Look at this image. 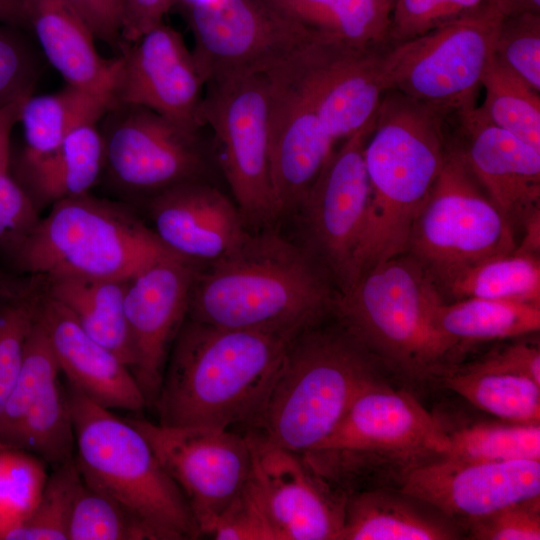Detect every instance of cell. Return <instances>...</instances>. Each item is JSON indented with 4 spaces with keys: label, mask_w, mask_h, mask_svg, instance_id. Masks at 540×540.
Wrapping results in <instances>:
<instances>
[{
    "label": "cell",
    "mask_w": 540,
    "mask_h": 540,
    "mask_svg": "<svg viewBox=\"0 0 540 540\" xmlns=\"http://www.w3.org/2000/svg\"><path fill=\"white\" fill-rule=\"evenodd\" d=\"M329 276L304 247L275 232L251 234L197 266L187 318L217 327L296 334L332 311Z\"/></svg>",
    "instance_id": "cell-1"
},
{
    "label": "cell",
    "mask_w": 540,
    "mask_h": 540,
    "mask_svg": "<svg viewBox=\"0 0 540 540\" xmlns=\"http://www.w3.org/2000/svg\"><path fill=\"white\" fill-rule=\"evenodd\" d=\"M296 334L222 328L186 318L153 406L158 423L246 425Z\"/></svg>",
    "instance_id": "cell-2"
},
{
    "label": "cell",
    "mask_w": 540,
    "mask_h": 540,
    "mask_svg": "<svg viewBox=\"0 0 540 540\" xmlns=\"http://www.w3.org/2000/svg\"><path fill=\"white\" fill-rule=\"evenodd\" d=\"M446 119L414 99L385 92L364 147L370 197L351 283L406 253L412 227L451 146Z\"/></svg>",
    "instance_id": "cell-3"
},
{
    "label": "cell",
    "mask_w": 540,
    "mask_h": 540,
    "mask_svg": "<svg viewBox=\"0 0 540 540\" xmlns=\"http://www.w3.org/2000/svg\"><path fill=\"white\" fill-rule=\"evenodd\" d=\"M320 323L289 342L245 426L263 440L304 454L324 440L356 397L381 381L382 363L338 322Z\"/></svg>",
    "instance_id": "cell-4"
},
{
    "label": "cell",
    "mask_w": 540,
    "mask_h": 540,
    "mask_svg": "<svg viewBox=\"0 0 540 540\" xmlns=\"http://www.w3.org/2000/svg\"><path fill=\"white\" fill-rule=\"evenodd\" d=\"M74 459L83 481L119 503L147 540L201 536L180 489L166 473L145 436L128 420L91 401L67 383Z\"/></svg>",
    "instance_id": "cell-5"
},
{
    "label": "cell",
    "mask_w": 540,
    "mask_h": 540,
    "mask_svg": "<svg viewBox=\"0 0 540 540\" xmlns=\"http://www.w3.org/2000/svg\"><path fill=\"white\" fill-rule=\"evenodd\" d=\"M442 301L423 266L405 253L366 270L337 292L332 312L382 365L424 377L438 372L457 347L436 324Z\"/></svg>",
    "instance_id": "cell-6"
},
{
    "label": "cell",
    "mask_w": 540,
    "mask_h": 540,
    "mask_svg": "<svg viewBox=\"0 0 540 540\" xmlns=\"http://www.w3.org/2000/svg\"><path fill=\"white\" fill-rule=\"evenodd\" d=\"M171 255L130 208L88 192L53 204L7 257L21 275L130 280Z\"/></svg>",
    "instance_id": "cell-7"
},
{
    "label": "cell",
    "mask_w": 540,
    "mask_h": 540,
    "mask_svg": "<svg viewBox=\"0 0 540 540\" xmlns=\"http://www.w3.org/2000/svg\"><path fill=\"white\" fill-rule=\"evenodd\" d=\"M449 433L412 395L378 381L352 402L334 430L301 454L338 489L364 480L402 478L444 456Z\"/></svg>",
    "instance_id": "cell-8"
},
{
    "label": "cell",
    "mask_w": 540,
    "mask_h": 540,
    "mask_svg": "<svg viewBox=\"0 0 540 540\" xmlns=\"http://www.w3.org/2000/svg\"><path fill=\"white\" fill-rule=\"evenodd\" d=\"M502 17L491 2L418 37L387 44L382 54L386 91L414 99L445 117L471 112L494 57Z\"/></svg>",
    "instance_id": "cell-9"
},
{
    "label": "cell",
    "mask_w": 540,
    "mask_h": 540,
    "mask_svg": "<svg viewBox=\"0 0 540 540\" xmlns=\"http://www.w3.org/2000/svg\"><path fill=\"white\" fill-rule=\"evenodd\" d=\"M516 246L513 226L481 188L459 145L451 143L412 227L406 253L437 286L473 264L513 252Z\"/></svg>",
    "instance_id": "cell-10"
},
{
    "label": "cell",
    "mask_w": 540,
    "mask_h": 540,
    "mask_svg": "<svg viewBox=\"0 0 540 540\" xmlns=\"http://www.w3.org/2000/svg\"><path fill=\"white\" fill-rule=\"evenodd\" d=\"M202 125L214 133L219 160L247 226L279 218L271 172L270 85L267 74L205 84Z\"/></svg>",
    "instance_id": "cell-11"
},
{
    "label": "cell",
    "mask_w": 540,
    "mask_h": 540,
    "mask_svg": "<svg viewBox=\"0 0 540 540\" xmlns=\"http://www.w3.org/2000/svg\"><path fill=\"white\" fill-rule=\"evenodd\" d=\"M185 17L205 84L266 74L323 37L266 0H186Z\"/></svg>",
    "instance_id": "cell-12"
},
{
    "label": "cell",
    "mask_w": 540,
    "mask_h": 540,
    "mask_svg": "<svg viewBox=\"0 0 540 540\" xmlns=\"http://www.w3.org/2000/svg\"><path fill=\"white\" fill-rule=\"evenodd\" d=\"M374 121L343 140L304 196L300 214L307 252L346 289L367 220L370 185L364 147Z\"/></svg>",
    "instance_id": "cell-13"
},
{
    "label": "cell",
    "mask_w": 540,
    "mask_h": 540,
    "mask_svg": "<svg viewBox=\"0 0 540 540\" xmlns=\"http://www.w3.org/2000/svg\"><path fill=\"white\" fill-rule=\"evenodd\" d=\"M128 420L145 436L180 489L203 535L250 478L252 454L246 437L219 427Z\"/></svg>",
    "instance_id": "cell-14"
},
{
    "label": "cell",
    "mask_w": 540,
    "mask_h": 540,
    "mask_svg": "<svg viewBox=\"0 0 540 540\" xmlns=\"http://www.w3.org/2000/svg\"><path fill=\"white\" fill-rule=\"evenodd\" d=\"M100 121L104 171L120 191L154 196L201 180L205 162L199 132L147 108L118 103Z\"/></svg>",
    "instance_id": "cell-15"
},
{
    "label": "cell",
    "mask_w": 540,
    "mask_h": 540,
    "mask_svg": "<svg viewBox=\"0 0 540 540\" xmlns=\"http://www.w3.org/2000/svg\"><path fill=\"white\" fill-rule=\"evenodd\" d=\"M252 454L249 485L277 540H339L346 500L301 454L247 432Z\"/></svg>",
    "instance_id": "cell-16"
},
{
    "label": "cell",
    "mask_w": 540,
    "mask_h": 540,
    "mask_svg": "<svg viewBox=\"0 0 540 540\" xmlns=\"http://www.w3.org/2000/svg\"><path fill=\"white\" fill-rule=\"evenodd\" d=\"M119 50L114 102L147 108L199 132L205 81L182 35L163 21Z\"/></svg>",
    "instance_id": "cell-17"
},
{
    "label": "cell",
    "mask_w": 540,
    "mask_h": 540,
    "mask_svg": "<svg viewBox=\"0 0 540 540\" xmlns=\"http://www.w3.org/2000/svg\"><path fill=\"white\" fill-rule=\"evenodd\" d=\"M299 51L266 73L270 85L271 172L279 217L297 211L335 145L307 91Z\"/></svg>",
    "instance_id": "cell-18"
},
{
    "label": "cell",
    "mask_w": 540,
    "mask_h": 540,
    "mask_svg": "<svg viewBox=\"0 0 540 540\" xmlns=\"http://www.w3.org/2000/svg\"><path fill=\"white\" fill-rule=\"evenodd\" d=\"M197 266L171 255L128 281L124 311L133 350L131 372L147 408L154 406L170 349L187 318Z\"/></svg>",
    "instance_id": "cell-19"
},
{
    "label": "cell",
    "mask_w": 540,
    "mask_h": 540,
    "mask_svg": "<svg viewBox=\"0 0 540 540\" xmlns=\"http://www.w3.org/2000/svg\"><path fill=\"white\" fill-rule=\"evenodd\" d=\"M386 45L361 48L321 37L299 52L307 91L334 143L374 120L386 92L382 78Z\"/></svg>",
    "instance_id": "cell-20"
},
{
    "label": "cell",
    "mask_w": 540,
    "mask_h": 540,
    "mask_svg": "<svg viewBox=\"0 0 540 540\" xmlns=\"http://www.w3.org/2000/svg\"><path fill=\"white\" fill-rule=\"evenodd\" d=\"M400 493L468 522L540 495V461H468L447 456L410 470Z\"/></svg>",
    "instance_id": "cell-21"
},
{
    "label": "cell",
    "mask_w": 540,
    "mask_h": 540,
    "mask_svg": "<svg viewBox=\"0 0 540 540\" xmlns=\"http://www.w3.org/2000/svg\"><path fill=\"white\" fill-rule=\"evenodd\" d=\"M149 214L161 242L196 265L228 255L250 233L236 203L201 180L152 196Z\"/></svg>",
    "instance_id": "cell-22"
},
{
    "label": "cell",
    "mask_w": 540,
    "mask_h": 540,
    "mask_svg": "<svg viewBox=\"0 0 540 540\" xmlns=\"http://www.w3.org/2000/svg\"><path fill=\"white\" fill-rule=\"evenodd\" d=\"M459 119L468 168L510 224L522 225L540 210V151L482 121L474 109Z\"/></svg>",
    "instance_id": "cell-23"
},
{
    "label": "cell",
    "mask_w": 540,
    "mask_h": 540,
    "mask_svg": "<svg viewBox=\"0 0 540 540\" xmlns=\"http://www.w3.org/2000/svg\"><path fill=\"white\" fill-rule=\"evenodd\" d=\"M39 318L67 383L96 404L139 413L145 397L130 368L91 338L58 302L45 293Z\"/></svg>",
    "instance_id": "cell-24"
},
{
    "label": "cell",
    "mask_w": 540,
    "mask_h": 540,
    "mask_svg": "<svg viewBox=\"0 0 540 540\" xmlns=\"http://www.w3.org/2000/svg\"><path fill=\"white\" fill-rule=\"evenodd\" d=\"M22 6L44 56L66 84L113 96L120 56L98 52L92 31L66 0H22Z\"/></svg>",
    "instance_id": "cell-25"
},
{
    "label": "cell",
    "mask_w": 540,
    "mask_h": 540,
    "mask_svg": "<svg viewBox=\"0 0 540 540\" xmlns=\"http://www.w3.org/2000/svg\"><path fill=\"white\" fill-rule=\"evenodd\" d=\"M103 171L102 135L97 124H90L75 130L48 153L19 157L16 180L40 211L88 193Z\"/></svg>",
    "instance_id": "cell-26"
},
{
    "label": "cell",
    "mask_w": 540,
    "mask_h": 540,
    "mask_svg": "<svg viewBox=\"0 0 540 540\" xmlns=\"http://www.w3.org/2000/svg\"><path fill=\"white\" fill-rule=\"evenodd\" d=\"M128 281L58 277L45 279V288L91 338L131 370L133 350L124 311Z\"/></svg>",
    "instance_id": "cell-27"
},
{
    "label": "cell",
    "mask_w": 540,
    "mask_h": 540,
    "mask_svg": "<svg viewBox=\"0 0 540 540\" xmlns=\"http://www.w3.org/2000/svg\"><path fill=\"white\" fill-rule=\"evenodd\" d=\"M114 104L110 94L68 84L53 93L29 95L19 116L24 135L20 157L50 152L78 128L98 124Z\"/></svg>",
    "instance_id": "cell-28"
},
{
    "label": "cell",
    "mask_w": 540,
    "mask_h": 540,
    "mask_svg": "<svg viewBox=\"0 0 540 540\" xmlns=\"http://www.w3.org/2000/svg\"><path fill=\"white\" fill-rule=\"evenodd\" d=\"M325 38L369 48L388 44L393 4L379 0H266Z\"/></svg>",
    "instance_id": "cell-29"
},
{
    "label": "cell",
    "mask_w": 540,
    "mask_h": 540,
    "mask_svg": "<svg viewBox=\"0 0 540 540\" xmlns=\"http://www.w3.org/2000/svg\"><path fill=\"white\" fill-rule=\"evenodd\" d=\"M439 330L454 344L519 337L540 329V304L464 298L436 311Z\"/></svg>",
    "instance_id": "cell-30"
},
{
    "label": "cell",
    "mask_w": 540,
    "mask_h": 540,
    "mask_svg": "<svg viewBox=\"0 0 540 540\" xmlns=\"http://www.w3.org/2000/svg\"><path fill=\"white\" fill-rule=\"evenodd\" d=\"M453 533L405 501L378 490L346 501L339 540H443Z\"/></svg>",
    "instance_id": "cell-31"
},
{
    "label": "cell",
    "mask_w": 540,
    "mask_h": 540,
    "mask_svg": "<svg viewBox=\"0 0 540 540\" xmlns=\"http://www.w3.org/2000/svg\"><path fill=\"white\" fill-rule=\"evenodd\" d=\"M444 385L477 408L507 422L540 424V384L475 363L447 372Z\"/></svg>",
    "instance_id": "cell-32"
},
{
    "label": "cell",
    "mask_w": 540,
    "mask_h": 540,
    "mask_svg": "<svg viewBox=\"0 0 540 540\" xmlns=\"http://www.w3.org/2000/svg\"><path fill=\"white\" fill-rule=\"evenodd\" d=\"M455 300L485 298L540 304L539 256L511 252L473 264L437 285Z\"/></svg>",
    "instance_id": "cell-33"
},
{
    "label": "cell",
    "mask_w": 540,
    "mask_h": 540,
    "mask_svg": "<svg viewBox=\"0 0 540 540\" xmlns=\"http://www.w3.org/2000/svg\"><path fill=\"white\" fill-rule=\"evenodd\" d=\"M44 293L45 279L40 276L6 273L0 279V414L17 379Z\"/></svg>",
    "instance_id": "cell-34"
},
{
    "label": "cell",
    "mask_w": 540,
    "mask_h": 540,
    "mask_svg": "<svg viewBox=\"0 0 540 540\" xmlns=\"http://www.w3.org/2000/svg\"><path fill=\"white\" fill-rule=\"evenodd\" d=\"M481 88L484 100L475 115L540 151V92L495 57Z\"/></svg>",
    "instance_id": "cell-35"
},
{
    "label": "cell",
    "mask_w": 540,
    "mask_h": 540,
    "mask_svg": "<svg viewBox=\"0 0 540 540\" xmlns=\"http://www.w3.org/2000/svg\"><path fill=\"white\" fill-rule=\"evenodd\" d=\"M6 444L37 456L52 468L74 458L71 410L60 378L37 398Z\"/></svg>",
    "instance_id": "cell-36"
},
{
    "label": "cell",
    "mask_w": 540,
    "mask_h": 540,
    "mask_svg": "<svg viewBox=\"0 0 540 540\" xmlns=\"http://www.w3.org/2000/svg\"><path fill=\"white\" fill-rule=\"evenodd\" d=\"M444 456L485 462L540 461V424L478 423L465 427L449 433Z\"/></svg>",
    "instance_id": "cell-37"
},
{
    "label": "cell",
    "mask_w": 540,
    "mask_h": 540,
    "mask_svg": "<svg viewBox=\"0 0 540 540\" xmlns=\"http://www.w3.org/2000/svg\"><path fill=\"white\" fill-rule=\"evenodd\" d=\"M60 373L38 313L26 339L17 379L0 414V442H9L27 411L37 398L59 379Z\"/></svg>",
    "instance_id": "cell-38"
},
{
    "label": "cell",
    "mask_w": 540,
    "mask_h": 540,
    "mask_svg": "<svg viewBox=\"0 0 540 540\" xmlns=\"http://www.w3.org/2000/svg\"><path fill=\"white\" fill-rule=\"evenodd\" d=\"M33 509L2 540H68V525L82 476L71 459L52 468Z\"/></svg>",
    "instance_id": "cell-39"
},
{
    "label": "cell",
    "mask_w": 540,
    "mask_h": 540,
    "mask_svg": "<svg viewBox=\"0 0 540 540\" xmlns=\"http://www.w3.org/2000/svg\"><path fill=\"white\" fill-rule=\"evenodd\" d=\"M46 463L0 442V540L33 509L47 479Z\"/></svg>",
    "instance_id": "cell-40"
},
{
    "label": "cell",
    "mask_w": 540,
    "mask_h": 540,
    "mask_svg": "<svg viewBox=\"0 0 540 540\" xmlns=\"http://www.w3.org/2000/svg\"><path fill=\"white\" fill-rule=\"evenodd\" d=\"M147 540L135 518L83 479L73 502L68 540Z\"/></svg>",
    "instance_id": "cell-41"
},
{
    "label": "cell",
    "mask_w": 540,
    "mask_h": 540,
    "mask_svg": "<svg viewBox=\"0 0 540 540\" xmlns=\"http://www.w3.org/2000/svg\"><path fill=\"white\" fill-rule=\"evenodd\" d=\"M494 57L540 92V13L503 16Z\"/></svg>",
    "instance_id": "cell-42"
},
{
    "label": "cell",
    "mask_w": 540,
    "mask_h": 540,
    "mask_svg": "<svg viewBox=\"0 0 540 540\" xmlns=\"http://www.w3.org/2000/svg\"><path fill=\"white\" fill-rule=\"evenodd\" d=\"M492 0H395L388 44L400 43L474 13Z\"/></svg>",
    "instance_id": "cell-43"
},
{
    "label": "cell",
    "mask_w": 540,
    "mask_h": 540,
    "mask_svg": "<svg viewBox=\"0 0 540 540\" xmlns=\"http://www.w3.org/2000/svg\"><path fill=\"white\" fill-rule=\"evenodd\" d=\"M469 523L481 540H539L540 496L504 506Z\"/></svg>",
    "instance_id": "cell-44"
},
{
    "label": "cell",
    "mask_w": 540,
    "mask_h": 540,
    "mask_svg": "<svg viewBox=\"0 0 540 540\" xmlns=\"http://www.w3.org/2000/svg\"><path fill=\"white\" fill-rule=\"evenodd\" d=\"M203 535H211L219 540H277L249 482L207 526Z\"/></svg>",
    "instance_id": "cell-45"
},
{
    "label": "cell",
    "mask_w": 540,
    "mask_h": 540,
    "mask_svg": "<svg viewBox=\"0 0 540 540\" xmlns=\"http://www.w3.org/2000/svg\"><path fill=\"white\" fill-rule=\"evenodd\" d=\"M41 216L9 171L0 173V250L12 252L34 229Z\"/></svg>",
    "instance_id": "cell-46"
},
{
    "label": "cell",
    "mask_w": 540,
    "mask_h": 540,
    "mask_svg": "<svg viewBox=\"0 0 540 540\" xmlns=\"http://www.w3.org/2000/svg\"><path fill=\"white\" fill-rule=\"evenodd\" d=\"M0 25V108L32 94L37 65L29 49Z\"/></svg>",
    "instance_id": "cell-47"
},
{
    "label": "cell",
    "mask_w": 540,
    "mask_h": 540,
    "mask_svg": "<svg viewBox=\"0 0 540 540\" xmlns=\"http://www.w3.org/2000/svg\"><path fill=\"white\" fill-rule=\"evenodd\" d=\"M88 25L96 40L119 49L124 0H66Z\"/></svg>",
    "instance_id": "cell-48"
},
{
    "label": "cell",
    "mask_w": 540,
    "mask_h": 540,
    "mask_svg": "<svg viewBox=\"0 0 540 540\" xmlns=\"http://www.w3.org/2000/svg\"><path fill=\"white\" fill-rule=\"evenodd\" d=\"M175 0H124L121 43L133 42L163 22Z\"/></svg>",
    "instance_id": "cell-49"
},
{
    "label": "cell",
    "mask_w": 540,
    "mask_h": 540,
    "mask_svg": "<svg viewBox=\"0 0 540 540\" xmlns=\"http://www.w3.org/2000/svg\"><path fill=\"white\" fill-rule=\"evenodd\" d=\"M477 363L486 368L521 374L540 384V351L535 345L514 344Z\"/></svg>",
    "instance_id": "cell-50"
},
{
    "label": "cell",
    "mask_w": 540,
    "mask_h": 540,
    "mask_svg": "<svg viewBox=\"0 0 540 540\" xmlns=\"http://www.w3.org/2000/svg\"><path fill=\"white\" fill-rule=\"evenodd\" d=\"M27 97L0 108V173L9 171L11 133L14 125L19 122L20 110Z\"/></svg>",
    "instance_id": "cell-51"
},
{
    "label": "cell",
    "mask_w": 540,
    "mask_h": 540,
    "mask_svg": "<svg viewBox=\"0 0 540 540\" xmlns=\"http://www.w3.org/2000/svg\"><path fill=\"white\" fill-rule=\"evenodd\" d=\"M523 239L515 252L539 256L540 250V210L533 212L522 223Z\"/></svg>",
    "instance_id": "cell-52"
},
{
    "label": "cell",
    "mask_w": 540,
    "mask_h": 540,
    "mask_svg": "<svg viewBox=\"0 0 540 540\" xmlns=\"http://www.w3.org/2000/svg\"><path fill=\"white\" fill-rule=\"evenodd\" d=\"M503 16L540 13V0H492Z\"/></svg>",
    "instance_id": "cell-53"
},
{
    "label": "cell",
    "mask_w": 540,
    "mask_h": 540,
    "mask_svg": "<svg viewBox=\"0 0 540 540\" xmlns=\"http://www.w3.org/2000/svg\"><path fill=\"white\" fill-rule=\"evenodd\" d=\"M24 24L22 0H0V25L13 27Z\"/></svg>",
    "instance_id": "cell-54"
},
{
    "label": "cell",
    "mask_w": 540,
    "mask_h": 540,
    "mask_svg": "<svg viewBox=\"0 0 540 540\" xmlns=\"http://www.w3.org/2000/svg\"><path fill=\"white\" fill-rule=\"evenodd\" d=\"M6 274L2 269H0V279Z\"/></svg>",
    "instance_id": "cell-55"
},
{
    "label": "cell",
    "mask_w": 540,
    "mask_h": 540,
    "mask_svg": "<svg viewBox=\"0 0 540 540\" xmlns=\"http://www.w3.org/2000/svg\"><path fill=\"white\" fill-rule=\"evenodd\" d=\"M379 1L388 2V3L393 4L395 0H379Z\"/></svg>",
    "instance_id": "cell-56"
}]
</instances>
